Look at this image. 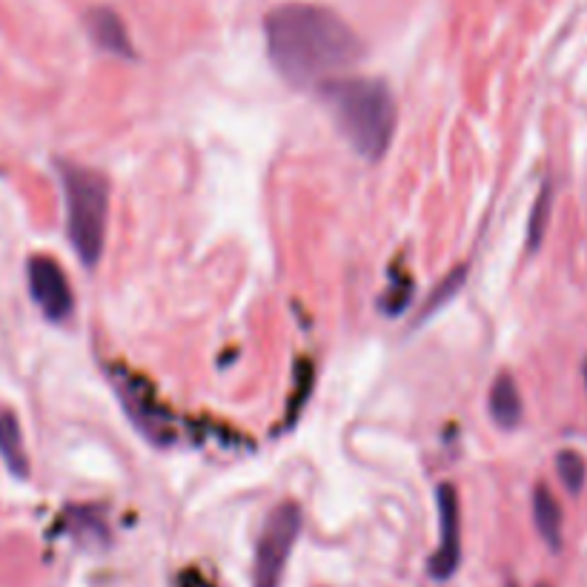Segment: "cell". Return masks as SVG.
I'll return each mask as SVG.
<instances>
[{"instance_id":"cell-1","label":"cell","mask_w":587,"mask_h":587,"mask_svg":"<svg viewBox=\"0 0 587 587\" xmlns=\"http://www.w3.org/2000/svg\"><path fill=\"white\" fill-rule=\"evenodd\" d=\"M267 55L290 86H324L361 57V41L344 18L313 3H284L264 21Z\"/></svg>"},{"instance_id":"cell-2","label":"cell","mask_w":587,"mask_h":587,"mask_svg":"<svg viewBox=\"0 0 587 587\" xmlns=\"http://www.w3.org/2000/svg\"><path fill=\"white\" fill-rule=\"evenodd\" d=\"M322 95L336 115L338 129L352 152L370 164L381 161L395 132V100L384 80H327L322 86Z\"/></svg>"},{"instance_id":"cell-3","label":"cell","mask_w":587,"mask_h":587,"mask_svg":"<svg viewBox=\"0 0 587 587\" xmlns=\"http://www.w3.org/2000/svg\"><path fill=\"white\" fill-rule=\"evenodd\" d=\"M57 170H61L66 198V236L78 252L80 264L95 267L107 243L109 181L98 170L69 164V161Z\"/></svg>"},{"instance_id":"cell-4","label":"cell","mask_w":587,"mask_h":587,"mask_svg":"<svg viewBox=\"0 0 587 587\" xmlns=\"http://www.w3.org/2000/svg\"><path fill=\"white\" fill-rule=\"evenodd\" d=\"M304 524V513L295 501H281L279 508L267 515L264 533L258 539L256 570L252 587H279L286 570V558L293 553V544Z\"/></svg>"},{"instance_id":"cell-5","label":"cell","mask_w":587,"mask_h":587,"mask_svg":"<svg viewBox=\"0 0 587 587\" xmlns=\"http://www.w3.org/2000/svg\"><path fill=\"white\" fill-rule=\"evenodd\" d=\"M29 293L41 307V313L50 322H66L75 309V295H72L69 279L64 275L61 264L50 256H35L29 261Z\"/></svg>"},{"instance_id":"cell-6","label":"cell","mask_w":587,"mask_h":587,"mask_svg":"<svg viewBox=\"0 0 587 587\" xmlns=\"http://www.w3.org/2000/svg\"><path fill=\"white\" fill-rule=\"evenodd\" d=\"M438 499V522H442V539L438 551L430 556V576L438 581L450 579L461 562V508H458V493L453 485H442L436 490Z\"/></svg>"},{"instance_id":"cell-7","label":"cell","mask_w":587,"mask_h":587,"mask_svg":"<svg viewBox=\"0 0 587 587\" xmlns=\"http://www.w3.org/2000/svg\"><path fill=\"white\" fill-rule=\"evenodd\" d=\"M118 381V393H121L123 404L129 410V418L138 424L141 430H146V436H152L155 442H170L172 438V415L157 404V395L152 390V384L141 381L138 376L127 372Z\"/></svg>"},{"instance_id":"cell-8","label":"cell","mask_w":587,"mask_h":587,"mask_svg":"<svg viewBox=\"0 0 587 587\" xmlns=\"http://www.w3.org/2000/svg\"><path fill=\"white\" fill-rule=\"evenodd\" d=\"M490 415L501 430H513L522 422V395L510 372H499L490 387Z\"/></svg>"},{"instance_id":"cell-9","label":"cell","mask_w":587,"mask_h":587,"mask_svg":"<svg viewBox=\"0 0 587 587\" xmlns=\"http://www.w3.org/2000/svg\"><path fill=\"white\" fill-rule=\"evenodd\" d=\"M89 29H93L95 43H98L100 50H107L109 55H121V57L135 55L121 18L115 12H109V9H95V12L89 14Z\"/></svg>"},{"instance_id":"cell-10","label":"cell","mask_w":587,"mask_h":587,"mask_svg":"<svg viewBox=\"0 0 587 587\" xmlns=\"http://www.w3.org/2000/svg\"><path fill=\"white\" fill-rule=\"evenodd\" d=\"M0 458L14 479H26L29 476V456L26 444H23L21 424L12 413H0Z\"/></svg>"},{"instance_id":"cell-11","label":"cell","mask_w":587,"mask_h":587,"mask_svg":"<svg viewBox=\"0 0 587 587\" xmlns=\"http://www.w3.org/2000/svg\"><path fill=\"white\" fill-rule=\"evenodd\" d=\"M533 522H536L539 536L547 542V547L558 551L562 547V508H558L556 496L544 485H539L533 493Z\"/></svg>"},{"instance_id":"cell-12","label":"cell","mask_w":587,"mask_h":587,"mask_svg":"<svg viewBox=\"0 0 587 587\" xmlns=\"http://www.w3.org/2000/svg\"><path fill=\"white\" fill-rule=\"evenodd\" d=\"M315 387V367L309 358H301L298 365L293 370V390L295 393L290 395V404H286V424H293L298 418V413L304 410V404L309 401Z\"/></svg>"},{"instance_id":"cell-13","label":"cell","mask_w":587,"mask_h":587,"mask_svg":"<svg viewBox=\"0 0 587 587\" xmlns=\"http://www.w3.org/2000/svg\"><path fill=\"white\" fill-rule=\"evenodd\" d=\"M410 298H413V279H410L407 272L393 270L390 272V284L384 290V298H381V309L387 315H399L407 309Z\"/></svg>"},{"instance_id":"cell-14","label":"cell","mask_w":587,"mask_h":587,"mask_svg":"<svg viewBox=\"0 0 587 587\" xmlns=\"http://www.w3.org/2000/svg\"><path fill=\"white\" fill-rule=\"evenodd\" d=\"M556 472H558V479H562V485H565L567 493H573V496L581 493V487H585V479H587V465L579 453L576 450L558 453Z\"/></svg>"},{"instance_id":"cell-15","label":"cell","mask_w":587,"mask_h":587,"mask_svg":"<svg viewBox=\"0 0 587 587\" xmlns=\"http://www.w3.org/2000/svg\"><path fill=\"white\" fill-rule=\"evenodd\" d=\"M465 279H467V270L465 267H456V270L447 272V279L442 281V284L436 286V293L430 295V301L422 307V313H418V322H427L430 315L436 313V309H442L447 301L456 298V293L465 286Z\"/></svg>"},{"instance_id":"cell-16","label":"cell","mask_w":587,"mask_h":587,"mask_svg":"<svg viewBox=\"0 0 587 587\" xmlns=\"http://www.w3.org/2000/svg\"><path fill=\"white\" fill-rule=\"evenodd\" d=\"M547 218H551V184L542 186L536 204H533V213H530V227H528V250L536 252L539 243L544 238V229H547Z\"/></svg>"},{"instance_id":"cell-17","label":"cell","mask_w":587,"mask_h":587,"mask_svg":"<svg viewBox=\"0 0 587 587\" xmlns=\"http://www.w3.org/2000/svg\"><path fill=\"white\" fill-rule=\"evenodd\" d=\"M585 387H587V358H585Z\"/></svg>"},{"instance_id":"cell-18","label":"cell","mask_w":587,"mask_h":587,"mask_svg":"<svg viewBox=\"0 0 587 587\" xmlns=\"http://www.w3.org/2000/svg\"><path fill=\"white\" fill-rule=\"evenodd\" d=\"M539 587H547V585H539Z\"/></svg>"}]
</instances>
